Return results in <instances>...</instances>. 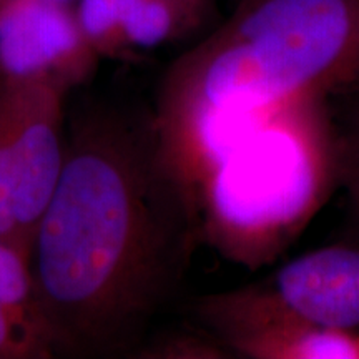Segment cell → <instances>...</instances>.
I'll use <instances>...</instances> for the list:
<instances>
[{
    "label": "cell",
    "instance_id": "obj_1",
    "mask_svg": "<svg viewBox=\"0 0 359 359\" xmlns=\"http://www.w3.org/2000/svg\"><path fill=\"white\" fill-rule=\"evenodd\" d=\"M200 245L195 201L165 158L154 110L98 103L75 115L32 248L57 356L132 358Z\"/></svg>",
    "mask_w": 359,
    "mask_h": 359
},
{
    "label": "cell",
    "instance_id": "obj_2",
    "mask_svg": "<svg viewBox=\"0 0 359 359\" xmlns=\"http://www.w3.org/2000/svg\"><path fill=\"white\" fill-rule=\"evenodd\" d=\"M308 93H359V0H236L161 79L165 158L191 191L241 133Z\"/></svg>",
    "mask_w": 359,
    "mask_h": 359
},
{
    "label": "cell",
    "instance_id": "obj_3",
    "mask_svg": "<svg viewBox=\"0 0 359 359\" xmlns=\"http://www.w3.org/2000/svg\"><path fill=\"white\" fill-rule=\"evenodd\" d=\"M334 191L330 97L299 95L241 133L193 185L200 243L257 271L298 240Z\"/></svg>",
    "mask_w": 359,
    "mask_h": 359
},
{
    "label": "cell",
    "instance_id": "obj_4",
    "mask_svg": "<svg viewBox=\"0 0 359 359\" xmlns=\"http://www.w3.org/2000/svg\"><path fill=\"white\" fill-rule=\"evenodd\" d=\"M191 316L218 341L269 321L359 330V240L304 253L241 288L200 296Z\"/></svg>",
    "mask_w": 359,
    "mask_h": 359
},
{
    "label": "cell",
    "instance_id": "obj_5",
    "mask_svg": "<svg viewBox=\"0 0 359 359\" xmlns=\"http://www.w3.org/2000/svg\"><path fill=\"white\" fill-rule=\"evenodd\" d=\"M69 92V87L50 79H0L17 230L30 257L35 230L64 172Z\"/></svg>",
    "mask_w": 359,
    "mask_h": 359
},
{
    "label": "cell",
    "instance_id": "obj_6",
    "mask_svg": "<svg viewBox=\"0 0 359 359\" xmlns=\"http://www.w3.org/2000/svg\"><path fill=\"white\" fill-rule=\"evenodd\" d=\"M98 60L74 6L0 0V79H50L72 90L95 74Z\"/></svg>",
    "mask_w": 359,
    "mask_h": 359
},
{
    "label": "cell",
    "instance_id": "obj_7",
    "mask_svg": "<svg viewBox=\"0 0 359 359\" xmlns=\"http://www.w3.org/2000/svg\"><path fill=\"white\" fill-rule=\"evenodd\" d=\"M213 0H75L82 34L100 58L123 60L198 30Z\"/></svg>",
    "mask_w": 359,
    "mask_h": 359
},
{
    "label": "cell",
    "instance_id": "obj_8",
    "mask_svg": "<svg viewBox=\"0 0 359 359\" xmlns=\"http://www.w3.org/2000/svg\"><path fill=\"white\" fill-rule=\"evenodd\" d=\"M231 358L359 359V333L296 321H269L224 336Z\"/></svg>",
    "mask_w": 359,
    "mask_h": 359
},
{
    "label": "cell",
    "instance_id": "obj_9",
    "mask_svg": "<svg viewBox=\"0 0 359 359\" xmlns=\"http://www.w3.org/2000/svg\"><path fill=\"white\" fill-rule=\"evenodd\" d=\"M0 306L37 330L55 351L50 327L45 321L35 291L32 257L4 238H0Z\"/></svg>",
    "mask_w": 359,
    "mask_h": 359
},
{
    "label": "cell",
    "instance_id": "obj_10",
    "mask_svg": "<svg viewBox=\"0 0 359 359\" xmlns=\"http://www.w3.org/2000/svg\"><path fill=\"white\" fill-rule=\"evenodd\" d=\"M338 142V190L344 191L353 238L359 240V93L330 97Z\"/></svg>",
    "mask_w": 359,
    "mask_h": 359
},
{
    "label": "cell",
    "instance_id": "obj_11",
    "mask_svg": "<svg viewBox=\"0 0 359 359\" xmlns=\"http://www.w3.org/2000/svg\"><path fill=\"white\" fill-rule=\"evenodd\" d=\"M132 358L143 359H223L231 358L219 341L198 326V330L165 331L145 339Z\"/></svg>",
    "mask_w": 359,
    "mask_h": 359
},
{
    "label": "cell",
    "instance_id": "obj_12",
    "mask_svg": "<svg viewBox=\"0 0 359 359\" xmlns=\"http://www.w3.org/2000/svg\"><path fill=\"white\" fill-rule=\"evenodd\" d=\"M50 358H55L50 343L37 330L0 306V359Z\"/></svg>",
    "mask_w": 359,
    "mask_h": 359
},
{
    "label": "cell",
    "instance_id": "obj_13",
    "mask_svg": "<svg viewBox=\"0 0 359 359\" xmlns=\"http://www.w3.org/2000/svg\"><path fill=\"white\" fill-rule=\"evenodd\" d=\"M57 2L67 4V6H74V4H75V0H57Z\"/></svg>",
    "mask_w": 359,
    "mask_h": 359
}]
</instances>
